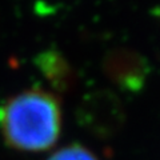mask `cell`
<instances>
[{
  "mask_svg": "<svg viewBox=\"0 0 160 160\" xmlns=\"http://www.w3.org/2000/svg\"><path fill=\"white\" fill-rule=\"evenodd\" d=\"M62 131L59 99L44 89H28L0 106V132L9 147L40 152L56 144Z\"/></svg>",
  "mask_w": 160,
  "mask_h": 160,
  "instance_id": "obj_1",
  "label": "cell"
},
{
  "mask_svg": "<svg viewBox=\"0 0 160 160\" xmlns=\"http://www.w3.org/2000/svg\"><path fill=\"white\" fill-rule=\"evenodd\" d=\"M104 71L124 91L138 92L147 82L149 66L144 56L131 49L119 48L104 59Z\"/></svg>",
  "mask_w": 160,
  "mask_h": 160,
  "instance_id": "obj_2",
  "label": "cell"
},
{
  "mask_svg": "<svg viewBox=\"0 0 160 160\" xmlns=\"http://www.w3.org/2000/svg\"><path fill=\"white\" fill-rule=\"evenodd\" d=\"M35 64L49 86L59 92H66L75 84V72L66 56L58 49L49 48L35 58Z\"/></svg>",
  "mask_w": 160,
  "mask_h": 160,
  "instance_id": "obj_3",
  "label": "cell"
},
{
  "mask_svg": "<svg viewBox=\"0 0 160 160\" xmlns=\"http://www.w3.org/2000/svg\"><path fill=\"white\" fill-rule=\"evenodd\" d=\"M47 160H99L95 155L86 147L79 144H71L59 151L53 152Z\"/></svg>",
  "mask_w": 160,
  "mask_h": 160,
  "instance_id": "obj_4",
  "label": "cell"
}]
</instances>
